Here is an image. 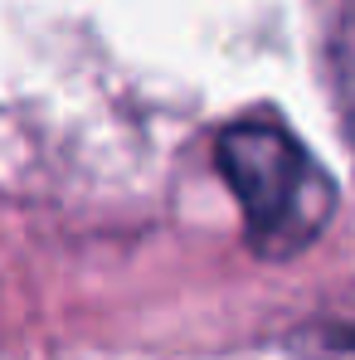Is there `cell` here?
Listing matches in <instances>:
<instances>
[{
	"instance_id": "6da1fadb",
	"label": "cell",
	"mask_w": 355,
	"mask_h": 360,
	"mask_svg": "<svg viewBox=\"0 0 355 360\" xmlns=\"http://www.w3.org/2000/svg\"><path fill=\"white\" fill-rule=\"evenodd\" d=\"M214 161L243 210V239L258 258L288 263L326 234L341 190L283 122L224 127L214 141Z\"/></svg>"
}]
</instances>
